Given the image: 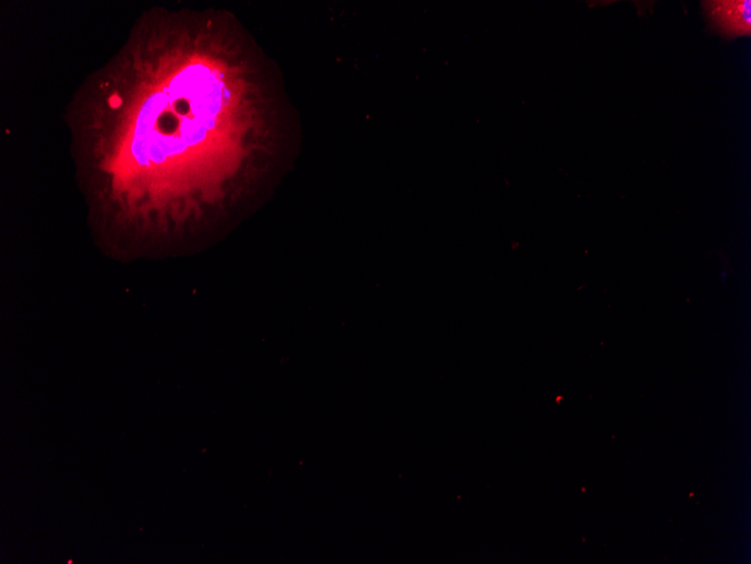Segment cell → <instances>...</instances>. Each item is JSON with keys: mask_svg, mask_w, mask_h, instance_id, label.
I'll list each match as a JSON object with an SVG mask.
<instances>
[{"mask_svg": "<svg viewBox=\"0 0 751 564\" xmlns=\"http://www.w3.org/2000/svg\"><path fill=\"white\" fill-rule=\"evenodd\" d=\"M711 30L723 34L728 39L750 35V0L703 1Z\"/></svg>", "mask_w": 751, "mask_h": 564, "instance_id": "6da1fadb", "label": "cell"}, {"mask_svg": "<svg viewBox=\"0 0 751 564\" xmlns=\"http://www.w3.org/2000/svg\"><path fill=\"white\" fill-rule=\"evenodd\" d=\"M121 104H122L121 98H119V97L117 96V95H114V96L110 97V107H112V108H117V107H119V106H121Z\"/></svg>", "mask_w": 751, "mask_h": 564, "instance_id": "7a4b0ae2", "label": "cell"}]
</instances>
